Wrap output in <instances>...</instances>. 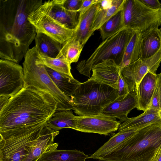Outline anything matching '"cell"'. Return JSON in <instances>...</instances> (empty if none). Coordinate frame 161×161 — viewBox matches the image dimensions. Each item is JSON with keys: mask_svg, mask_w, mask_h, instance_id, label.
<instances>
[{"mask_svg": "<svg viewBox=\"0 0 161 161\" xmlns=\"http://www.w3.org/2000/svg\"><path fill=\"white\" fill-rule=\"evenodd\" d=\"M92 71L90 79L117 89L121 69L114 60H103L94 66Z\"/></svg>", "mask_w": 161, "mask_h": 161, "instance_id": "16", "label": "cell"}, {"mask_svg": "<svg viewBox=\"0 0 161 161\" xmlns=\"http://www.w3.org/2000/svg\"><path fill=\"white\" fill-rule=\"evenodd\" d=\"M76 130L109 136L117 131L120 123L116 118L103 114L89 116H76Z\"/></svg>", "mask_w": 161, "mask_h": 161, "instance_id": "12", "label": "cell"}, {"mask_svg": "<svg viewBox=\"0 0 161 161\" xmlns=\"http://www.w3.org/2000/svg\"><path fill=\"white\" fill-rule=\"evenodd\" d=\"M151 161H161V144L155 151Z\"/></svg>", "mask_w": 161, "mask_h": 161, "instance_id": "37", "label": "cell"}, {"mask_svg": "<svg viewBox=\"0 0 161 161\" xmlns=\"http://www.w3.org/2000/svg\"><path fill=\"white\" fill-rule=\"evenodd\" d=\"M101 161V160H99V161Z\"/></svg>", "mask_w": 161, "mask_h": 161, "instance_id": "40", "label": "cell"}, {"mask_svg": "<svg viewBox=\"0 0 161 161\" xmlns=\"http://www.w3.org/2000/svg\"><path fill=\"white\" fill-rule=\"evenodd\" d=\"M157 78V74L149 72L140 82L136 92L137 109L145 112L148 108L153 95Z\"/></svg>", "mask_w": 161, "mask_h": 161, "instance_id": "18", "label": "cell"}, {"mask_svg": "<svg viewBox=\"0 0 161 161\" xmlns=\"http://www.w3.org/2000/svg\"><path fill=\"white\" fill-rule=\"evenodd\" d=\"M161 122V119L158 112L148 108L140 115L128 118L120 124L118 131L126 129H140L150 125Z\"/></svg>", "mask_w": 161, "mask_h": 161, "instance_id": "20", "label": "cell"}, {"mask_svg": "<svg viewBox=\"0 0 161 161\" xmlns=\"http://www.w3.org/2000/svg\"><path fill=\"white\" fill-rule=\"evenodd\" d=\"M57 105L49 92L25 85L0 110V136L42 130Z\"/></svg>", "mask_w": 161, "mask_h": 161, "instance_id": "1", "label": "cell"}, {"mask_svg": "<svg viewBox=\"0 0 161 161\" xmlns=\"http://www.w3.org/2000/svg\"><path fill=\"white\" fill-rule=\"evenodd\" d=\"M34 40L39 53L50 57L56 58L62 47L63 44L42 32H36Z\"/></svg>", "mask_w": 161, "mask_h": 161, "instance_id": "24", "label": "cell"}, {"mask_svg": "<svg viewBox=\"0 0 161 161\" xmlns=\"http://www.w3.org/2000/svg\"><path fill=\"white\" fill-rule=\"evenodd\" d=\"M123 28L122 9L105 22L99 30L103 41Z\"/></svg>", "mask_w": 161, "mask_h": 161, "instance_id": "29", "label": "cell"}, {"mask_svg": "<svg viewBox=\"0 0 161 161\" xmlns=\"http://www.w3.org/2000/svg\"><path fill=\"white\" fill-rule=\"evenodd\" d=\"M140 129H126L118 131L117 133L114 134L94 153L89 155L88 158L99 159L101 157L131 137Z\"/></svg>", "mask_w": 161, "mask_h": 161, "instance_id": "22", "label": "cell"}, {"mask_svg": "<svg viewBox=\"0 0 161 161\" xmlns=\"http://www.w3.org/2000/svg\"><path fill=\"white\" fill-rule=\"evenodd\" d=\"M89 156L77 150L56 149L43 153L36 161H86Z\"/></svg>", "mask_w": 161, "mask_h": 161, "instance_id": "21", "label": "cell"}, {"mask_svg": "<svg viewBox=\"0 0 161 161\" xmlns=\"http://www.w3.org/2000/svg\"><path fill=\"white\" fill-rule=\"evenodd\" d=\"M59 131H55L46 125L31 147L28 155L22 161H36L43 153L57 149L58 144L54 143Z\"/></svg>", "mask_w": 161, "mask_h": 161, "instance_id": "15", "label": "cell"}, {"mask_svg": "<svg viewBox=\"0 0 161 161\" xmlns=\"http://www.w3.org/2000/svg\"><path fill=\"white\" fill-rule=\"evenodd\" d=\"M117 97L116 89L89 78L80 83L70 98L75 113L84 116L101 113Z\"/></svg>", "mask_w": 161, "mask_h": 161, "instance_id": "4", "label": "cell"}, {"mask_svg": "<svg viewBox=\"0 0 161 161\" xmlns=\"http://www.w3.org/2000/svg\"><path fill=\"white\" fill-rule=\"evenodd\" d=\"M144 5L153 9H161V3L158 0H140Z\"/></svg>", "mask_w": 161, "mask_h": 161, "instance_id": "35", "label": "cell"}, {"mask_svg": "<svg viewBox=\"0 0 161 161\" xmlns=\"http://www.w3.org/2000/svg\"><path fill=\"white\" fill-rule=\"evenodd\" d=\"M39 56L47 67L58 72L73 76L71 72V64L61 58H53L42 54Z\"/></svg>", "mask_w": 161, "mask_h": 161, "instance_id": "30", "label": "cell"}, {"mask_svg": "<svg viewBox=\"0 0 161 161\" xmlns=\"http://www.w3.org/2000/svg\"><path fill=\"white\" fill-rule=\"evenodd\" d=\"M98 1L99 0H83L81 7L78 11L79 17L81 16L92 6Z\"/></svg>", "mask_w": 161, "mask_h": 161, "instance_id": "34", "label": "cell"}, {"mask_svg": "<svg viewBox=\"0 0 161 161\" xmlns=\"http://www.w3.org/2000/svg\"><path fill=\"white\" fill-rule=\"evenodd\" d=\"M125 0H113L112 6L106 9H100L97 14L90 30L92 35L107 21L122 9Z\"/></svg>", "mask_w": 161, "mask_h": 161, "instance_id": "28", "label": "cell"}, {"mask_svg": "<svg viewBox=\"0 0 161 161\" xmlns=\"http://www.w3.org/2000/svg\"><path fill=\"white\" fill-rule=\"evenodd\" d=\"M161 144V122L142 128L98 160L102 161H151Z\"/></svg>", "mask_w": 161, "mask_h": 161, "instance_id": "3", "label": "cell"}, {"mask_svg": "<svg viewBox=\"0 0 161 161\" xmlns=\"http://www.w3.org/2000/svg\"><path fill=\"white\" fill-rule=\"evenodd\" d=\"M10 97L4 96H0V110L7 103Z\"/></svg>", "mask_w": 161, "mask_h": 161, "instance_id": "38", "label": "cell"}, {"mask_svg": "<svg viewBox=\"0 0 161 161\" xmlns=\"http://www.w3.org/2000/svg\"><path fill=\"white\" fill-rule=\"evenodd\" d=\"M137 105L136 92H130L125 97H117L104 108L101 113L119 119L120 123L127 119L128 114L136 108Z\"/></svg>", "mask_w": 161, "mask_h": 161, "instance_id": "14", "label": "cell"}, {"mask_svg": "<svg viewBox=\"0 0 161 161\" xmlns=\"http://www.w3.org/2000/svg\"><path fill=\"white\" fill-rule=\"evenodd\" d=\"M84 46L73 35L63 44L62 47L56 58L64 59L70 64L77 62Z\"/></svg>", "mask_w": 161, "mask_h": 161, "instance_id": "27", "label": "cell"}, {"mask_svg": "<svg viewBox=\"0 0 161 161\" xmlns=\"http://www.w3.org/2000/svg\"><path fill=\"white\" fill-rule=\"evenodd\" d=\"M40 7L45 12L67 28L75 29L78 25L79 12L66 9L60 4L59 0L45 1Z\"/></svg>", "mask_w": 161, "mask_h": 161, "instance_id": "13", "label": "cell"}, {"mask_svg": "<svg viewBox=\"0 0 161 161\" xmlns=\"http://www.w3.org/2000/svg\"><path fill=\"white\" fill-rule=\"evenodd\" d=\"M134 31L123 28L103 40L86 60L77 64L76 69L81 74L90 78L93 68L103 60H114L118 65Z\"/></svg>", "mask_w": 161, "mask_h": 161, "instance_id": "6", "label": "cell"}, {"mask_svg": "<svg viewBox=\"0 0 161 161\" xmlns=\"http://www.w3.org/2000/svg\"><path fill=\"white\" fill-rule=\"evenodd\" d=\"M47 73L58 89L70 97L80 83L73 76L56 71L45 66Z\"/></svg>", "mask_w": 161, "mask_h": 161, "instance_id": "23", "label": "cell"}, {"mask_svg": "<svg viewBox=\"0 0 161 161\" xmlns=\"http://www.w3.org/2000/svg\"><path fill=\"white\" fill-rule=\"evenodd\" d=\"M158 27L153 25L141 32L140 58H150L161 48V31Z\"/></svg>", "mask_w": 161, "mask_h": 161, "instance_id": "17", "label": "cell"}, {"mask_svg": "<svg viewBox=\"0 0 161 161\" xmlns=\"http://www.w3.org/2000/svg\"><path fill=\"white\" fill-rule=\"evenodd\" d=\"M25 81L23 68L18 64L0 60V96L11 97L24 88Z\"/></svg>", "mask_w": 161, "mask_h": 161, "instance_id": "11", "label": "cell"}, {"mask_svg": "<svg viewBox=\"0 0 161 161\" xmlns=\"http://www.w3.org/2000/svg\"><path fill=\"white\" fill-rule=\"evenodd\" d=\"M101 9H106L111 7L113 5V0H99Z\"/></svg>", "mask_w": 161, "mask_h": 161, "instance_id": "36", "label": "cell"}, {"mask_svg": "<svg viewBox=\"0 0 161 161\" xmlns=\"http://www.w3.org/2000/svg\"><path fill=\"white\" fill-rule=\"evenodd\" d=\"M99 0L81 16L79 17L78 24L73 35L84 46L92 35L91 29L97 14L101 9Z\"/></svg>", "mask_w": 161, "mask_h": 161, "instance_id": "19", "label": "cell"}, {"mask_svg": "<svg viewBox=\"0 0 161 161\" xmlns=\"http://www.w3.org/2000/svg\"><path fill=\"white\" fill-rule=\"evenodd\" d=\"M118 97H125L130 92L129 86L120 73L118 80L117 89Z\"/></svg>", "mask_w": 161, "mask_h": 161, "instance_id": "33", "label": "cell"}, {"mask_svg": "<svg viewBox=\"0 0 161 161\" xmlns=\"http://www.w3.org/2000/svg\"><path fill=\"white\" fill-rule=\"evenodd\" d=\"M75 116L71 110H56L47 121L46 125L55 131L64 128L76 130Z\"/></svg>", "mask_w": 161, "mask_h": 161, "instance_id": "25", "label": "cell"}, {"mask_svg": "<svg viewBox=\"0 0 161 161\" xmlns=\"http://www.w3.org/2000/svg\"><path fill=\"white\" fill-rule=\"evenodd\" d=\"M157 81L151 104L148 108L158 112L161 119V73L157 74Z\"/></svg>", "mask_w": 161, "mask_h": 161, "instance_id": "31", "label": "cell"}, {"mask_svg": "<svg viewBox=\"0 0 161 161\" xmlns=\"http://www.w3.org/2000/svg\"><path fill=\"white\" fill-rule=\"evenodd\" d=\"M42 130L0 137V161H22Z\"/></svg>", "mask_w": 161, "mask_h": 161, "instance_id": "8", "label": "cell"}, {"mask_svg": "<svg viewBox=\"0 0 161 161\" xmlns=\"http://www.w3.org/2000/svg\"><path fill=\"white\" fill-rule=\"evenodd\" d=\"M122 11L126 28L142 32L153 25L160 26L161 9L149 8L140 0H125Z\"/></svg>", "mask_w": 161, "mask_h": 161, "instance_id": "7", "label": "cell"}, {"mask_svg": "<svg viewBox=\"0 0 161 161\" xmlns=\"http://www.w3.org/2000/svg\"><path fill=\"white\" fill-rule=\"evenodd\" d=\"M23 63L25 85H30L49 92L58 103L56 110H73L71 98L62 92L50 77L35 46L26 53Z\"/></svg>", "mask_w": 161, "mask_h": 161, "instance_id": "5", "label": "cell"}, {"mask_svg": "<svg viewBox=\"0 0 161 161\" xmlns=\"http://www.w3.org/2000/svg\"><path fill=\"white\" fill-rule=\"evenodd\" d=\"M36 32L42 33L63 44L73 36L75 29L67 28L50 16L40 7L28 16Z\"/></svg>", "mask_w": 161, "mask_h": 161, "instance_id": "9", "label": "cell"}, {"mask_svg": "<svg viewBox=\"0 0 161 161\" xmlns=\"http://www.w3.org/2000/svg\"><path fill=\"white\" fill-rule=\"evenodd\" d=\"M60 4L66 9L78 12L83 0H59Z\"/></svg>", "mask_w": 161, "mask_h": 161, "instance_id": "32", "label": "cell"}, {"mask_svg": "<svg viewBox=\"0 0 161 161\" xmlns=\"http://www.w3.org/2000/svg\"><path fill=\"white\" fill-rule=\"evenodd\" d=\"M161 63V48L153 56L148 58H140L121 70L130 92H136L140 82L149 72L156 74Z\"/></svg>", "mask_w": 161, "mask_h": 161, "instance_id": "10", "label": "cell"}, {"mask_svg": "<svg viewBox=\"0 0 161 161\" xmlns=\"http://www.w3.org/2000/svg\"><path fill=\"white\" fill-rule=\"evenodd\" d=\"M141 32L134 31L119 65L121 70L140 58Z\"/></svg>", "mask_w": 161, "mask_h": 161, "instance_id": "26", "label": "cell"}, {"mask_svg": "<svg viewBox=\"0 0 161 161\" xmlns=\"http://www.w3.org/2000/svg\"><path fill=\"white\" fill-rule=\"evenodd\" d=\"M160 31H161V25H160Z\"/></svg>", "mask_w": 161, "mask_h": 161, "instance_id": "39", "label": "cell"}, {"mask_svg": "<svg viewBox=\"0 0 161 161\" xmlns=\"http://www.w3.org/2000/svg\"><path fill=\"white\" fill-rule=\"evenodd\" d=\"M42 0H0V57L18 64L29 49L36 32L28 15Z\"/></svg>", "mask_w": 161, "mask_h": 161, "instance_id": "2", "label": "cell"}]
</instances>
